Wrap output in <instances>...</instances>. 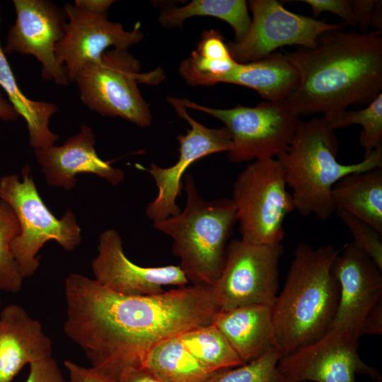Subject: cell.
I'll return each instance as SVG.
<instances>
[{"instance_id": "obj_27", "label": "cell", "mask_w": 382, "mask_h": 382, "mask_svg": "<svg viewBox=\"0 0 382 382\" xmlns=\"http://www.w3.org/2000/svg\"><path fill=\"white\" fill-rule=\"evenodd\" d=\"M325 120L334 131L349 125H359L361 127L359 142L364 150V158H366L382 145V93L361 110H345Z\"/></svg>"}, {"instance_id": "obj_9", "label": "cell", "mask_w": 382, "mask_h": 382, "mask_svg": "<svg viewBox=\"0 0 382 382\" xmlns=\"http://www.w3.org/2000/svg\"><path fill=\"white\" fill-rule=\"evenodd\" d=\"M186 108L199 110L219 120L228 131L232 147L228 160L234 163L276 158L294 139L300 116L287 100L264 101L255 107H206L187 98H177Z\"/></svg>"}, {"instance_id": "obj_24", "label": "cell", "mask_w": 382, "mask_h": 382, "mask_svg": "<svg viewBox=\"0 0 382 382\" xmlns=\"http://www.w3.org/2000/svg\"><path fill=\"white\" fill-rule=\"evenodd\" d=\"M144 368L163 382H210L217 374L207 370L178 336L154 347L146 357Z\"/></svg>"}, {"instance_id": "obj_39", "label": "cell", "mask_w": 382, "mask_h": 382, "mask_svg": "<svg viewBox=\"0 0 382 382\" xmlns=\"http://www.w3.org/2000/svg\"><path fill=\"white\" fill-rule=\"evenodd\" d=\"M120 382H163L146 368L133 370L126 374Z\"/></svg>"}, {"instance_id": "obj_31", "label": "cell", "mask_w": 382, "mask_h": 382, "mask_svg": "<svg viewBox=\"0 0 382 382\" xmlns=\"http://www.w3.org/2000/svg\"><path fill=\"white\" fill-rule=\"evenodd\" d=\"M347 227L354 243L382 270V235L369 224L350 213L336 209L335 212Z\"/></svg>"}, {"instance_id": "obj_1", "label": "cell", "mask_w": 382, "mask_h": 382, "mask_svg": "<svg viewBox=\"0 0 382 382\" xmlns=\"http://www.w3.org/2000/svg\"><path fill=\"white\" fill-rule=\"evenodd\" d=\"M212 288L187 284L158 294L124 295L72 273L64 282V330L96 374L120 382L144 368L148 354L161 341L212 323L219 310Z\"/></svg>"}, {"instance_id": "obj_30", "label": "cell", "mask_w": 382, "mask_h": 382, "mask_svg": "<svg viewBox=\"0 0 382 382\" xmlns=\"http://www.w3.org/2000/svg\"><path fill=\"white\" fill-rule=\"evenodd\" d=\"M236 64L233 58L211 60L200 57L193 50L189 57L180 62L179 73L190 85L213 86Z\"/></svg>"}, {"instance_id": "obj_4", "label": "cell", "mask_w": 382, "mask_h": 382, "mask_svg": "<svg viewBox=\"0 0 382 382\" xmlns=\"http://www.w3.org/2000/svg\"><path fill=\"white\" fill-rule=\"evenodd\" d=\"M337 138L323 117L300 120L286 150L277 159L284 170L287 187L301 215L328 219L335 208L331 191L342 177L353 172L382 166V145L358 163L337 161Z\"/></svg>"}, {"instance_id": "obj_28", "label": "cell", "mask_w": 382, "mask_h": 382, "mask_svg": "<svg viewBox=\"0 0 382 382\" xmlns=\"http://www.w3.org/2000/svg\"><path fill=\"white\" fill-rule=\"evenodd\" d=\"M20 224L13 209L0 203V291L16 294L21 291L23 277L12 254L11 242L19 235Z\"/></svg>"}, {"instance_id": "obj_5", "label": "cell", "mask_w": 382, "mask_h": 382, "mask_svg": "<svg viewBox=\"0 0 382 382\" xmlns=\"http://www.w3.org/2000/svg\"><path fill=\"white\" fill-rule=\"evenodd\" d=\"M186 204L175 216L152 223L173 240L172 253L190 284L212 286L224 267L228 239L237 223L231 199H205L195 179L184 175Z\"/></svg>"}, {"instance_id": "obj_35", "label": "cell", "mask_w": 382, "mask_h": 382, "mask_svg": "<svg viewBox=\"0 0 382 382\" xmlns=\"http://www.w3.org/2000/svg\"><path fill=\"white\" fill-rule=\"evenodd\" d=\"M352 10L357 25H359L361 33H366L371 24V15L376 0H353Z\"/></svg>"}, {"instance_id": "obj_3", "label": "cell", "mask_w": 382, "mask_h": 382, "mask_svg": "<svg viewBox=\"0 0 382 382\" xmlns=\"http://www.w3.org/2000/svg\"><path fill=\"white\" fill-rule=\"evenodd\" d=\"M339 252L332 244L296 245L273 306V345L282 357L320 339L331 328L340 297L333 272Z\"/></svg>"}, {"instance_id": "obj_2", "label": "cell", "mask_w": 382, "mask_h": 382, "mask_svg": "<svg viewBox=\"0 0 382 382\" xmlns=\"http://www.w3.org/2000/svg\"><path fill=\"white\" fill-rule=\"evenodd\" d=\"M343 30L321 34L313 47L284 53L299 75L286 100L299 116L322 113L327 120L381 93V33Z\"/></svg>"}, {"instance_id": "obj_17", "label": "cell", "mask_w": 382, "mask_h": 382, "mask_svg": "<svg viewBox=\"0 0 382 382\" xmlns=\"http://www.w3.org/2000/svg\"><path fill=\"white\" fill-rule=\"evenodd\" d=\"M94 279L108 289L124 295L146 296L163 292V286L189 284L179 265L141 267L125 255L121 238L114 229L99 236L98 255L91 263Z\"/></svg>"}, {"instance_id": "obj_43", "label": "cell", "mask_w": 382, "mask_h": 382, "mask_svg": "<svg viewBox=\"0 0 382 382\" xmlns=\"http://www.w3.org/2000/svg\"><path fill=\"white\" fill-rule=\"evenodd\" d=\"M0 305H1V300H0Z\"/></svg>"}, {"instance_id": "obj_12", "label": "cell", "mask_w": 382, "mask_h": 382, "mask_svg": "<svg viewBox=\"0 0 382 382\" xmlns=\"http://www.w3.org/2000/svg\"><path fill=\"white\" fill-rule=\"evenodd\" d=\"M277 368L284 382H378L381 379L375 368L361 359L358 340L337 328H331L320 339L282 357Z\"/></svg>"}, {"instance_id": "obj_6", "label": "cell", "mask_w": 382, "mask_h": 382, "mask_svg": "<svg viewBox=\"0 0 382 382\" xmlns=\"http://www.w3.org/2000/svg\"><path fill=\"white\" fill-rule=\"evenodd\" d=\"M140 62L128 50L112 48L85 64L73 82L78 86L80 100L90 110L146 127L152 116L138 84H159L165 74L161 67L148 72H140Z\"/></svg>"}, {"instance_id": "obj_20", "label": "cell", "mask_w": 382, "mask_h": 382, "mask_svg": "<svg viewBox=\"0 0 382 382\" xmlns=\"http://www.w3.org/2000/svg\"><path fill=\"white\" fill-rule=\"evenodd\" d=\"M245 364L273 345V306L248 304L219 310L212 322Z\"/></svg>"}, {"instance_id": "obj_40", "label": "cell", "mask_w": 382, "mask_h": 382, "mask_svg": "<svg viewBox=\"0 0 382 382\" xmlns=\"http://www.w3.org/2000/svg\"><path fill=\"white\" fill-rule=\"evenodd\" d=\"M18 117L19 115L16 109L0 91V119L4 121H15Z\"/></svg>"}, {"instance_id": "obj_19", "label": "cell", "mask_w": 382, "mask_h": 382, "mask_svg": "<svg viewBox=\"0 0 382 382\" xmlns=\"http://www.w3.org/2000/svg\"><path fill=\"white\" fill-rule=\"evenodd\" d=\"M52 346L40 323L21 306L0 312V382H11L26 364L52 357Z\"/></svg>"}, {"instance_id": "obj_16", "label": "cell", "mask_w": 382, "mask_h": 382, "mask_svg": "<svg viewBox=\"0 0 382 382\" xmlns=\"http://www.w3.org/2000/svg\"><path fill=\"white\" fill-rule=\"evenodd\" d=\"M340 297L331 328L359 340L369 313L382 300V270L354 243H345L333 264Z\"/></svg>"}, {"instance_id": "obj_41", "label": "cell", "mask_w": 382, "mask_h": 382, "mask_svg": "<svg viewBox=\"0 0 382 382\" xmlns=\"http://www.w3.org/2000/svg\"><path fill=\"white\" fill-rule=\"evenodd\" d=\"M375 28V31L381 33L382 30V3L381 1L376 0V5L371 15V24Z\"/></svg>"}, {"instance_id": "obj_36", "label": "cell", "mask_w": 382, "mask_h": 382, "mask_svg": "<svg viewBox=\"0 0 382 382\" xmlns=\"http://www.w3.org/2000/svg\"><path fill=\"white\" fill-rule=\"evenodd\" d=\"M64 365L68 371L67 382H110L96 374L90 367L80 366L71 360L64 361Z\"/></svg>"}, {"instance_id": "obj_34", "label": "cell", "mask_w": 382, "mask_h": 382, "mask_svg": "<svg viewBox=\"0 0 382 382\" xmlns=\"http://www.w3.org/2000/svg\"><path fill=\"white\" fill-rule=\"evenodd\" d=\"M30 371L25 382H66L52 357L29 364Z\"/></svg>"}, {"instance_id": "obj_38", "label": "cell", "mask_w": 382, "mask_h": 382, "mask_svg": "<svg viewBox=\"0 0 382 382\" xmlns=\"http://www.w3.org/2000/svg\"><path fill=\"white\" fill-rule=\"evenodd\" d=\"M115 2L112 0H76L74 5L94 14L107 16V11Z\"/></svg>"}, {"instance_id": "obj_7", "label": "cell", "mask_w": 382, "mask_h": 382, "mask_svg": "<svg viewBox=\"0 0 382 382\" xmlns=\"http://www.w3.org/2000/svg\"><path fill=\"white\" fill-rule=\"evenodd\" d=\"M28 166L22 170V180L16 174L0 178V196L16 214L21 227L11 242L12 254L23 278L30 277L40 265V250L55 241L69 252L81 241V228L71 209L61 219L55 217L41 199Z\"/></svg>"}, {"instance_id": "obj_29", "label": "cell", "mask_w": 382, "mask_h": 382, "mask_svg": "<svg viewBox=\"0 0 382 382\" xmlns=\"http://www.w3.org/2000/svg\"><path fill=\"white\" fill-rule=\"evenodd\" d=\"M282 357L272 345L257 358L217 373L210 382H284L277 368Z\"/></svg>"}, {"instance_id": "obj_42", "label": "cell", "mask_w": 382, "mask_h": 382, "mask_svg": "<svg viewBox=\"0 0 382 382\" xmlns=\"http://www.w3.org/2000/svg\"><path fill=\"white\" fill-rule=\"evenodd\" d=\"M1 196H0V203H1Z\"/></svg>"}, {"instance_id": "obj_22", "label": "cell", "mask_w": 382, "mask_h": 382, "mask_svg": "<svg viewBox=\"0 0 382 382\" xmlns=\"http://www.w3.org/2000/svg\"><path fill=\"white\" fill-rule=\"evenodd\" d=\"M336 209L365 221L382 235V166L351 173L332 187Z\"/></svg>"}, {"instance_id": "obj_23", "label": "cell", "mask_w": 382, "mask_h": 382, "mask_svg": "<svg viewBox=\"0 0 382 382\" xmlns=\"http://www.w3.org/2000/svg\"><path fill=\"white\" fill-rule=\"evenodd\" d=\"M0 13V24H1ZM0 86L19 116L26 122L29 144L34 149L54 145L59 136L50 129L51 117L58 112L53 103L28 98L21 91L0 43Z\"/></svg>"}, {"instance_id": "obj_32", "label": "cell", "mask_w": 382, "mask_h": 382, "mask_svg": "<svg viewBox=\"0 0 382 382\" xmlns=\"http://www.w3.org/2000/svg\"><path fill=\"white\" fill-rule=\"evenodd\" d=\"M202 57L211 60H226L231 56L219 30L210 29L204 30L194 50Z\"/></svg>"}, {"instance_id": "obj_33", "label": "cell", "mask_w": 382, "mask_h": 382, "mask_svg": "<svg viewBox=\"0 0 382 382\" xmlns=\"http://www.w3.org/2000/svg\"><path fill=\"white\" fill-rule=\"evenodd\" d=\"M312 9L313 17L328 11L336 14L343 20L345 25L356 26L352 1L349 0H303Z\"/></svg>"}, {"instance_id": "obj_15", "label": "cell", "mask_w": 382, "mask_h": 382, "mask_svg": "<svg viewBox=\"0 0 382 382\" xmlns=\"http://www.w3.org/2000/svg\"><path fill=\"white\" fill-rule=\"evenodd\" d=\"M63 10L66 16L64 33L56 45L55 54L70 83L85 64L99 59L108 48L128 50L144 37L139 22L132 30H126L107 16L90 13L74 4H66Z\"/></svg>"}, {"instance_id": "obj_26", "label": "cell", "mask_w": 382, "mask_h": 382, "mask_svg": "<svg viewBox=\"0 0 382 382\" xmlns=\"http://www.w3.org/2000/svg\"><path fill=\"white\" fill-rule=\"evenodd\" d=\"M178 337L197 360L212 373L244 364L212 323L189 330Z\"/></svg>"}, {"instance_id": "obj_11", "label": "cell", "mask_w": 382, "mask_h": 382, "mask_svg": "<svg viewBox=\"0 0 382 382\" xmlns=\"http://www.w3.org/2000/svg\"><path fill=\"white\" fill-rule=\"evenodd\" d=\"M248 5L252 12L248 33L241 40L226 43L239 64L259 60L286 45L313 47L321 34L346 25L291 12L276 0H251Z\"/></svg>"}, {"instance_id": "obj_25", "label": "cell", "mask_w": 382, "mask_h": 382, "mask_svg": "<svg viewBox=\"0 0 382 382\" xmlns=\"http://www.w3.org/2000/svg\"><path fill=\"white\" fill-rule=\"evenodd\" d=\"M193 16H211L226 22L234 31L235 41L244 37L251 23L244 0H193L183 6L162 8L158 21L162 27L170 29L182 27Z\"/></svg>"}, {"instance_id": "obj_13", "label": "cell", "mask_w": 382, "mask_h": 382, "mask_svg": "<svg viewBox=\"0 0 382 382\" xmlns=\"http://www.w3.org/2000/svg\"><path fill=\"white\" fill-rule=\"evenodd\" d=\"M167 101L178 116L188 122L190 128L185 134H180L177 137L179 156L175 163L162 168L151 162L146 169L158 188L156 197L149 203L146 209V215L152 223L180 212L176 199L183 190L182 180L190 166L210 154L228 152L232 147L231 135L225 127H207L193 119L187 108L178 103L175 98L168 97Z\"/></svg>"}, {"instance_id": "obj_37", "label": "cell", "mask_w": 382, "mask_h": 382, "mask_svg": "<svg viewBox=\"0 0 382 382\" xmlns=\"http://www.w3.org/2000/svg\"><path fill=\"white\" fill-rule=\"evenodd\" d=\"M382 333V300L367 315L360 335H380Z\"/></svg>"}, {"instance_id": "obj_21", "label": "cell", "mask_w": 382, "mask_h": 382, "mask_svg": "<svg viewBox=\"0 0 382 382\" xmlns=\"http://www.w3.org/2000/svg\"><path fill=\"white\" fill-rule=\"evenodd\" d=\"M299 75L284 53L274 52L257 61L237 64L218 83L256 91L266 101L285 100L295 90Z\"/></svg>"}, {"instance_id": "obj_10", "label": "cell", "mask_w": 382, "mask_h": 382, "mask_svg": "<svg viewBox=\"0 0 382 382\" xmlns=\"http://www.w3.org/2000/svg\"><path fill=\"white\" fill-rule=\"evenodd\" d=\"M282 244L256 245L241 239L228 242L222 271L212 286L219 310L248 304L274 306L279 286Z\"/></svg>"}, {"instance_id": "obj_8", "label": "cell", "mask_w": 382, "mask_h": 382, "mask_svg": "<svg viewBox=\"0 0 382 382\" xmlns=\"http://www.w3.org/2000/svg\"><path fill=\"white\" fill-rule=\"evenodd\" d=\"M231 199L241 240L256 245L282 244L284 221L294 206L277 158L250 163L235 180Z\"/></svg>"}, {"instance_id": "obj_14", "label": "cell", "mask_w": 382, "mask_h": 382, "mask_svg": "<svg viewBox=\"0 0 382 382\" xmlns=\"http://www.w3.org/2000/svg\"><path fill=\"white\" fill-rule=\"evenodd\" d=\"M16 18L2 48L32 55L42 65L41 76L60 86L70 81L64 66L59 64L55 48L64 33L66 16L63 9L47 0H13Z\"/></svg>"}, {"instance_id": "obj_18", "label": "cell", "mask_w": 382, "mask_h": 382, "mask_svg": "<svg viewBox=\"0 0 382 382\" xmlns=\"http://www.w3.org/2000/svg\"><path fill=\"white\" fill-rule=\"evenodd\" d=\"M95 144L93 129L83 125L77 134L61 146L35 149L36 160L48 185L70 190L76 185V175L81 173L95 174L113 185L122 183L123 171L112 166L110 161L101 159Z\"/></svg>"}]
</instances>
